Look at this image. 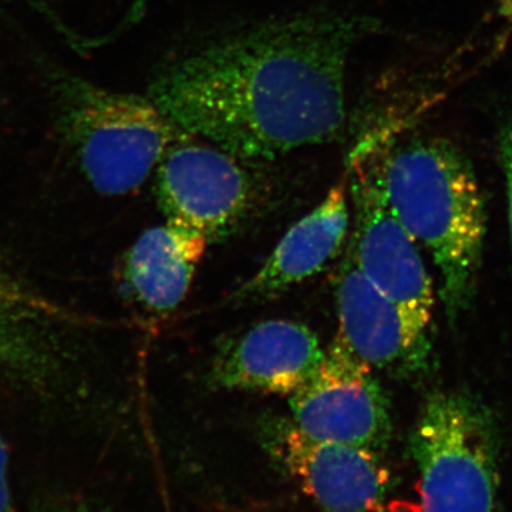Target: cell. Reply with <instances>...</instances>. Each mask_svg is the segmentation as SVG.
<instances>
[{
	"label": "cell",
	"mask_w": 512,
	"mask_h": 512,
	"mask_svg": "<svg viewBox=\"0 0 512 512\" xmlns=\"http://www.w3.org/2000/svg\"><path fill=\"white\" fill-rule=\"evenodd\" d=\"M377 26L345 12L266 20L175 57L147 96L190 136L275 160L342 134L350 57Z\"/></svg>",
	"instance_id": "obj_1"
},
{
	"label": "cell",
	"mask_w": 512,
	"mask_h": 512,
	"mask_svg": "<svg viewBox=\"0 0 512 512\" xmlns=\"http://www.w3.org/2000/svg\"><path fill=\"white\" fill-rule=\"evenodd\" d=\"M352 165L377 185L396 217L427 249L440 272L450 318L467 308L485 237L483 192L473 165L443 137H372Z\"/></svg>",
	"instance_id": "obj_2"
},
{
	"label": "cell",
	"mask_w": 512,
	"mask_h": 512,
	"mask_svg": "<svg viewBox=\"0 0 512 512\" xmlns=\"http://www.w3.org/2000/svg\"><path fill=\"white\" fill-rule=\"evenodd\" d=\"M60 133L101 195L138 190L165 153L190 136L138 94L113 92L70 73L53 79Z\"/></svg>",
	"instance_id": "obj_3"
},
{
	"label": "cell",
	"mask_w": 512,
	"mask_h": 512,
	"mask_svg": "<svg viewBox=\"0 0 512 512\" xmlns=\"http://www.w3.org/2000/svg\"><path fill=\"white\" fill-rule=\"evenodd\" d=\"M421 512H495L498 437L490 413L467 394L431 393L410 437Z\"/></svg>",
	"instance_id": "obj_4"
},
{
	"label": "cell",
	"mask_w": 512,
	"mask_h": 512,
	"mask_svg": "<svg viewBox=\"0 0 512 512\" xmlns=\"http://www.w3.org/2000/svg\"><path fill=\"white\" fill-rule=\"evenodd\" d=\"M247 160L187 136L165 153L154 171V192L165 220L204 235L228 237L249 217L258 185Z\"/></svg>",
	"instance_id": "obj_5"
},
{
	"label": "cell",
	"mask_w": 512,
	"mask_h": 512,
	"mask_svg": "<svg viewBox=\"0 0 512 512\" xmlns=\"http://www.w3.org/2000/svg\"><path fill=\"white\" fill-rule=\"evenodd\" d=\"M288 399L293 424L312 439L382 453L392 437L382 384L338 339L325 350L315 375Z\"/></svg>",
	"instance_id": "obj_6"
},
{
	"label": "cell",
	"mask_w": 512,
	"mask_h": 512,
	"mask_svg": "<svg viewBox=\"0 0 512 512\" xmlns=\"http://www.w3.org/2000/svg\"><path fill=\"white\" fill-rule=\"evenodd\" d=\"M348 185L355 225L349 245L357 265L399 306L414 332L429 340L433 284L419 244L362 168L352 165Z\"/></svg>",
	"instance_id": "obj_7"
},
{
	"label": "cell",
	"mask_w": 512,
	"mask_h": 512,
	"mask_svg": "<svg viewBox=\"0 0 512 512\" xmlns=\"http://www.w3.org/2000/svg\"><path fill=\"white\" fill-rule=\"evenodd\" d=\"M266 453L323 512H376L392 476L377 451L312 439L291 419L264 424Z\"/></svg>",
	"instance_id": "obj_8"
},
{
	"label": "cell",
	"mask_w": 512,
	"mask_h": 512,
	"mask_svg": "<svg viewBox=\"0 0 512 512\" xmlns=\"http://www.w3.org/2000/svg\"><path fill=\"white\" fill-rule=\"evenodd\" d=\"M345 251L336 276V339L372 370H420L429 356V340L417 335L399 306L367 279L349 242Z\"/></svg>",
	"instance_id": "obj_9"
},
{
	"label": "cell",
	"mask_w": 512,
	"mask_h": 512,
	"mask_svg": "<svg viewBox=\"0 0 512 512\" xmlns=\"http://www.w3.org/2000/svg\"><path fill=\"white\" fill-rule=\"evenodd\" d=\"M325 356L316 333L292 320H266L225 343L210 379L225 390L289 397L308 382Z\"/></svg>",
	"instance_id": "obj_10"
},
{
	"label": "cell",
	"mask_w": 512,
	"mask_h": 512,
	"mask_svg": "<svg viewBox=\"0 0 512 512\" xmlns=\"http://www.w3.org/2000/svg\"><path fill=\"white\" fill-rule=\"evenodd\" d=\"M349 222V185L343 181L286 232L264 265L234 293L235 301H268L318 274L342 251Z\"/></svg>",
	"instance_id": "obj_11"
},
{
	"label": "cell",
	"mask_w": 512,
	"mask_h": 512,
	"mask_svg": "<svg viewBox=\"0 0 512 512\" xmlns=\"http://www.w3.org/2000/svg\"><path fill=\"white\" fill-rule=\"evenodd\" d=\"M208 244L204 235L173 221L147 229L124 255L121 276L127 292L147 311H175L190 291Z\"/></svg>",
	"instance_id": "obj_12"
},
{
	"label": "cell",
	"mask_w": 512,
	"mask_h": 512,
	"mask_svg": "<svg viewBox=\"0 0 512 512\" xmlns=\"http://www.w3.org/2000/svg\"><path fill=\"white\" fill-rule=\"evenodd\" d=\"M498 151H500L501 165L507 183L508 212H510V224L512 234V116L508 117L501 126L498 136Z\"/></svg>",
	"instance_id": "obj_13"
},
{
	"label": "cell",
	"mask_w": 512,
	"mask_h": 512,
	"mask_svg": "<svg viewBox=\"0 0 512 512\" xmlns=\"http://www.w3.org/2000/svg\"><path fill=\"white\" fill-rule=\"evenodd\" d=\"M25 2L29 3L32 8H35L37 12L42 13L43 16H46V18L50 20V23H53L55 28L59 30L70 43H73L74 46H79L80 50H83L84 47L87 46L82 37L77 36L76 33H73L72 30L64 26L62 20L57 16L56 10L53 9L50 0H25Z\"/></svg>",
	"instance_id": "obj_14"
},
{
	"label": "cell",
	"mask_w": 512,
	"mask_h": 512,
	"mask_svg": "<svg viewBox=\"0 0 512 512\" xmlns=\"http://www.w3.org/2000/svg\"><path fill=\"white\" fill-rule=\"evenodd\" d=\"M9 453L5 440L0 436V512H16L9 485Z\"/></svg>",
	"instance_id": "obj_15"
},
{
	"label": "cell",
	"mask_w": 512,
	"mask_h": 512,
	"mask_svg": "<svg viewBox=\"0 0 512 512\" xmlns=\"http://www.w3.org/2000/svg\"><path fill=\"white\" fill-rule=\"evenodd\" d=\"M87 510H89V507L80 503H46L36 507V510L33 512H87Z\"/></svg>",
	"instance_id": "obj_16"
},
{
	"label": "cell",
	"mask_w": 512,
	"mask_h": 512,
	"mask_svg": "<svg viewBox=\"0 0 512 512\" xmlns=\"http://www.w3.org/2000/svg\"><path fill=\"white\" fill-rule=\"evenodd\" d=\"M87 512H103V511H94V510H92V508L89 507V510H87Z\"/></svg>",
	"instance_id": "obj_17"
}]
</instances>
